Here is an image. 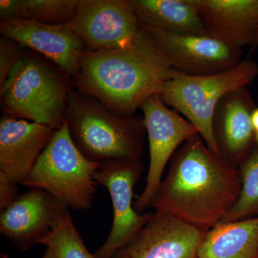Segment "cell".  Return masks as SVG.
<instances>
[{
  "label": "cell",
  "instance_id": "cell-8",
  "mask_svg": "<svg viewBox=\"0 0 258 258\" xmlns=\"http://www.w3.org/2000/svg\"><path fill=\"white\" fill-rule=\"evenodd\" d=\"M66 25L89 52L123 48L142 28L132 0H80L76 13Z\"/></svg>",
  "mask_w": 258,
  "mask_h": 258
},
{
  "label": "cell",
  "instance_id": "cell-24",
  "mask_svg": "<svg viewBox=\"0 0 258 258\" xmlns=\"http://www.w3.org/2000/svg\"><path fill=\"white\" fill-rule=\"evenodd\" d=\"M252 127H253L254 134L258 132V107H256L251 116Z\"/></svg>",
  "mask_w": 258,
  "mask_h": 258
},
{
  "label": "cell",
  "instance_id": "cell-7",
  "mask_svg": "<svg viewBox=\"0 0 258 258\" xmlns=\"http://www.w3.org/2000/svg\"><path fill=\"white\" fill-rule=\"evenodd\" d=\"M149 145V171L145 188L137 199V212L149 208V204L162 181L166 164L180 146L198 134L186 118L169 108L159 94L149 97L141 106Z\"/></svg>",
  "mask_w": 258,
  "mask_h": 258
},
{
  "label": "cell",
  "instance_id": "cell-23",
  "mask_svg": "<svg viewBox=\"0 0 258 258\" xmlns=\"http://www.w3.org/2000/svg\"><path fill=\"white\" fill-rule=\"evenodd\" d=\"M18 198L16 184L4 173L0 172V210L9 208Z\"/></svg>",
  "mask_w": 258,
  "mask_h": 258
},
{
  "label": "cell",
  "instance_id": "cell-9",
  "mask_svg": "<svg viewBox=\"0 0 258 258\" xmlns=\"http://www.w3.org/2000/svg\"><path fill=\"white\" fill-rule=\"evenodd\" d=\"M144 171L141 161H113L103 163L95 179L111 196L113 225L108 238L93 255L112 258L128 243L149 221L152 212L139 215L133 207L134 189Z\"/></svg>",
  "mask_w": 258,
  "mask_h": 258
},
{
  "label": "cell",
  "instance_id": "cell-20",
  "mask_svg": "<svg viewBox=\"0 0 258 258\" xmlns=\"http://www.w3.org/2000/svg\"><path fill=\"white\" fill-rule=\"evenodd\" d=\"M238 169L240 196L222 222L240 221L258 217V145L255 144ZM221 223V222H220Z\"/></svg>",
  "mask_w": 258,
  "mask_h": 258
},
{
  "label": "cell",
  "instance_id": "cell-10",
  "mask_svg": "<svg viewBox=\"0 0 258 258\" xmlns=\"http://www.w3.org/2000/svg\"><path fill=\"white\" fill-rule=\"evenodd\" d=\"M142 28L156 42L171 67L181 74L191 76L221 74L242 62V48L211 35H178Z\"/></svg>",
  "mask_w": 258,
  "mask_h": 258
},
{
  "label": "cell",
  "instance_id": "cell-14",
  "mask_svg": "<svg viewBox=\"0 0 258 258\" xmlns=\"http://www.w3.org/2000/svg\"><path fill=\"white\" fill-rule=\"evenodd\" d=\"M0 32L3 37L45 56L72 79L79 74L80 58L86 47L82 40L66 25L13 20L0 22Z\"/></svg>",
  "mask_w": 258,
  "mask_h": 258
},
{
  "label": "cell",
  "instance_id": "cell-19",
  "mask_svg": "<svg viewBox=\"0 0 258 258\" xmlns=\"http://www.w3.org/2000/svg\"><path fill=\"white\" fill-rule=\"evenodd\" d=\"M80 0H1L0 22L30 20L50 25H66Z\"/></svg>",
  "mask_w": 258,
  "mask_h": 258
},
{
  "label": "cell",
  "instance_id": "cell-22",
  "mask_svg": "<svg viewBox=\"0 0 258 258\" xmlns=\"http://www.w3.org/2000/svg\"><path fill=\"white\" fill-rule=\"evenodd\" d=\"M22 47L18 42L8 37L2 36L0 38V88L23 57Z\"/></svg>",
  "mask_w": 258,
  "mask_h": 258
},
{
  "label": "cell",
  "instance_id": "cell-25",
  "mask_svg": "<svg viewBox=\"0 0 258 258\" xmlns=\"http://www.w3.org/2000/svg\"><path fill=\"white\" fill-rule=\"evenodd\" d=\"M254 139H255L256 144L258 145V132L257 133L254 134Z\"/></svg>",
  "mask_w": 258,
  "mask_h": 258
},
{
  "label": "cell",
  "instance_id": "cell-26",
  "mask_svg": "<svg viewBox=\"0 0 258 258\" xmlns=\"http://www.w3.org/2000/svg\"><path fill=\"white\" fill-rule=\"evenodd\" d=\"M257 46H258V35H257V40H256L255 45H254V48H255V47H257Z\"/></svg>",
  "mask_w": 258,
  "mask_h": 258
},
{
  "label": "cell",
  "instance_id": "cell-15",
  "mask_svg": "<svg viewBox=\"0 0 258 258\" xmlns=\"http://www.w3.org/2000/svg\"><path fill=\"white\" fill-rule=\"evenodd\" d=\"M55 130L5 115L0 120V172L15 184L28 177Z\"/></svg>",
  "mask_w": 258,
  "mask_h": 258
},
{
  "label": "cell",
  "instance_id": "cell-21",
  "mask_svg": "<svg viewBox=\"0 0 258 258\" xmlns=\"http://www.w3.org/2000/svg\"><path fill=\"white\" fill-rule=\"evenodd\" d=\"M39 244L46 247L42 258H95L85 245L69 212L57 228Z\"/></svg>",
  "mask_w": 258,
  "mask_h": 258
},
{
  "label": "cell",
  "instance_id": "cell-12",
  "mask_svg": "<svg viewBox=\"0 0 258 258\" xmlns=\"http://www.w3.org/2000/svg\"><path fill=\"white\" fill-rule=\"evenodd\" d=\"M208 232L154 211L140 232L112 258H198Z\"/></svg>",
  "mask_w": 258,
  "mask_h": 258
},
{
  "label": "cell",
  "instance_id": "cell-4",
  "mask_svg": "<svg viewBox=\"0 0 258 258\" xmlns=\"http://www.w3.org/2000/svg\"><path fill=\"white\" fill-rule=\"evenodd\" d=\"M71 90L47 62L24 55L0 88L2 108L6 116L58 130L66 122Z\"/></svg>",
  "mask_w": 258,
  "mask_h": 258
},
{
  "label": "cell",
  "instance_id": "cell-1",
  "mask_svg": "<svg viewBox=\"0 0 258 258\" xmlns=\"http://www.w3.org/2000/svg\"><path fill=\"white\" fill-rule=\"evenodd\" d=\"M241 186L238 169L214 154L197 134L174 153L149 208L209 231L233 208Z\"/></svg>",
  "mask_w": 258,
  "mask_h": 258
},
{
  "label": "cell",
  "instance_id": "cell-2",
  "mask_svg": "<svg viewBox=\"0 0 258 258\" xmlns=\"http://www.w3.org/2000/svg\"><path fill=\"white\" fill-rule=\"evenodd\" d=\"M177 73L142 28L123 48L83 51L79 74L72 79L79 92L98 100L115 115L131 118Z\"/></svg>",
  "mask_w": 258,
  "mask_h": 258
},
{
  "label": "cell",
  "instance_id": "cell-13",
  "mask_svg": "<svg viewBox=\"0 0 258 258\" xmlns=\"http://www.w3.org/2000/svg\"><path fill=\"white\" fill-rule=\"evenodd\" d=\"M256 107L244 86L226 93L215 108L214 137L222 159L234 167H239L255 145L251 116Z\"/></svg>",
  "mask_w": 258,
  "mask_h": 258
},
{
  "label": "cell",
  "instance_id": "cell-6",
  "mask_svg": "<svg viewBox=\"0 0 258 258\" xmlns=\"http://www.w3.org/2000/svg\"><path fill=\"white\" fill-rule=\"evenodd\" d=\"M257 76L258 64L251 60H242L233 69L210 76H191L178 72L164 84L159 96L165 104L184 115L209 149L222 157L212 128L215 108L226 93L247 87Z\"/></svg>",
  "mask_w": 258,
  "mask_h": 258
},
{
  "label": "cell",
  "instance_id": "cell-5",
  "mask_svg": "<svg viewBox=\"0 0 258 258\" xmlns=\"http://www.w3.org/2000/svg\"><path fill=\"white\" fill-rule=\"evenodd\" d=\"M101 165L89 160L78 149L66 120L55 131L35 167L21 184L45 190L69 208L87 210L93 205L98 185L95 175Z\"/></svg>",
  "mask_w": 258,
  "mask_h": 258
},
{
  "label": "cell",
  "instance_id": "cell-3",
  "mask_svg": "<svg viewBox=\"0 0 258 258\" xmlns=\"http://www.w3.org/2000/svg\"><path fill=\"white\" fill-rule=\"evenodd\" d=\"M66 120L74 144L89 160L103 164L142 159L147 134L144 117L118 116L96 98L71 90Z\"/></svg>",
  "mask_w": 258,
  "mask_h": 258
},
{
  "label": "cell",
  "instance_id": "cell-17",
  "mask_svg": "<svg viewBox=\"0 0 258 258\" xmlns=\"http://www.w3.org/2000/svg\"><path fill=\"white\" fill-rule=\"evenodd\" d=\"M142 28L178 35H208L194 0H132Z\"/></svg>",
  "mask_w": 258,
  "mask_h": 258
},
{
  "label": "cell",
  "instance_id": "cell-18",
  "mask_svg": "<svg viewBox=\"0 0 258 258\" xmlns=\"http://www.w3.org/2000/svg\"><path fill=\"white\" fill-rule=\"evenodd\" d=\"M198 258H258V217L215 226L204 237Z\"/></svg>",
  "mask_w": 258,
  "mask_h": 258
},
{
  "label": "cell",
  "instance_id": "cell-16",
  "mask_svg": "<svg viewBox=\"0 0 258 258\" xmlns=\"http://www.w3.org/2000/svg\"><path fill=\"white\" fill-rule=\"evenodd\" d=\"M209 35L233 46L254 48L258 0H194Z\"/></svg>",
  "mask_w": 258,
  "mask_h": 258
},
{
  "label": "cell",
  "instance_id": "cell-11",
  "mask_svg": "<svg viewBox=\"0 0 258 258\" xmlns=\"http://www.w3.org/2000/svg\"><path fill=\"white\" fill-rule=\"evenodd\" d=\"M69 212V207L52 194L31 188L1 212L0 232L20 252H25L50 235Z\"/></svg>",
  "mask_w": 258,
  "mask_h": 258
}]
</instances>
